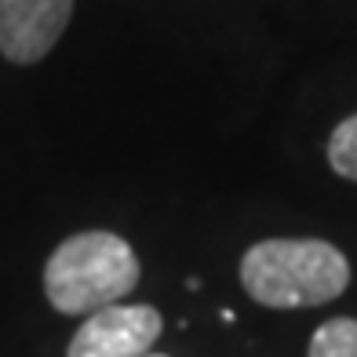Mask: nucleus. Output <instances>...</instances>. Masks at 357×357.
Segmentation results:
<instances>
[{
	"label": "nucleus",
	"instance_id": "f257e3e1",
	"mask_svg": "<svg viewBox=\"0 0 357 357\" xmlns=\"http://www.w3.org/2000/svg\"><path fill=\"white\" fill-rule=\"evenodd\" d=\"M241 284L270 310H306L339 299L350 284V263L321 237H266L241 255Z\"/></svg>",
	"mask_w": 357,
	"mask_h": 357
},
{
	"label": "nucleus",
	"instance_id": "f03ea898",
	"mask_svg": "<svg viewBox=\"0 0 357 357\" xmlns=\"http://www.w3.org/2000/svg\"><path fill=\"white\" fill-rule=\"evenodd\" d=\"M142 278L139 255L121 234H70L44 263V296L59 314H95L121 303Z\"/></svg>",
	"mask_w": 357,
	"mask_h": 357
},
{
	"label": "nucleus",
	"instance_id": "7ed1b4c3",
	"mask_svg": "<svg viewBox=\"0 0 357 357\" xmlns=\"http://www.w3.org/2000/svg\"><path fill=\"white\" fill-rule=\"evenodd\" d=\"M165 321L153 306H102L70 339L66 357H150Z\"/></svg>",
	"mask_w": 357,
	"mask_h": 357
},
{
	"label": "nucleus",
	"instance_id": "20e7f679",
	"mask_svg": "<svg viewBox=\"0 0 357 357\" xmlns=\"http://www.w3.org/2000/svg\"><path fill=\"white\" fill-rule=\"evenodd\" d=\"M73 19V0H0V55L15 66L47 59Z\"/></svg>",
	"mask_w": 357,
	"mask_h": 357
},
{
	"label": "nucleus",
	"instance_id": "39448f33",
	"mask_svg": "<svg viewBox=\"0 0 357 357\" xmlns=\"http://www.w3.org/2000/svg\"><path fill=\"white\" fill-rule=\"evenodd\" d=\"M306 357H357V321L332 317L310 335Z\"/></svg>",
	"mask_w": 357,
	"mask_h": 357
},
{
	"label": "nucleus",
	"instance_id": "423d86ee",
	"mask_svg": "<svg viewBox=\"0 0 357 357\" xmlns=\"http://www.w3.org/2000/svg\"><path fill=\"white\" fill-rule=\"evenodd\" d=\"M328 165L335 175L357 183V113L347 117L343 124H335V132L328 139Z\"/></svg>",
	"mask_w": 357,
	"mask_h": 357
}]
</instances>
